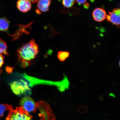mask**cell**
Returning a JSON list of instances; mask_svg holds the SVG:
<instances>
[{
	"instance_id": "1",
	"label": "cell",
	"mask_w": 120,
	"mask_h": 120,
	"mask_svg": "<svg viewBox=\"0 0 120 120\" xmlns=\"http://www.w3.org/2000/svg\"><path fill=\"white\" fill-rule=\"evenodd\" d=\"M18 55L22 67H25L30 64L38 53V46L35 40L32 39L18 49Z\"/></svg>"
},
{
	"instance_id": "2",
	"label": "cell",
	"mask_w": 120,
	"mask_h": 120,
	"mask_svg": "<svg viewBox=\"0 0 120 120\" xmlns=\"http://www.w3.org/2000/svg\"><path fill=\"white\" fill-rule=\"evenodd\" d=\"M10 85L12 91L16 95L20 97H26L31 94V90L29 84L23 79L11 82Z\"/></svg>"
},
{
	"instance_id": "3",
	"label": "cell",
	"mask_w": 120,
	"mask_h": 120,
	"mask_svg": "<svg viewBox=\"0 0 120 120\" xmlns=\"http://www.w3.org/2000/svg\"><path fill=\"white\" fill-rule=\"evenodd\" d=\"M32 116L21 107H17L15 110H10L6 120H31Z\"/></svg>"
},
{
	"instance_id": "4",
	"label": "cell",
	"mask_w": 120,
	"mask_h": 120,
	"mask_svg": "<svg viewBox=\"0 0 120 120\" xmlns=\"http://www.w3.org/2000/svg\"><path fill=\"white\" fill-rule=\"evenodd\" d=\"M21 107L28 113L35 112L37 109L36 103L33 99L28 96L25 97L20 100Z\"/></svg>"
},
{
	"instance_id": "5",
	"label": "cell",
	"mask_w": 120,
	"mask_h": 120,
	"mask_svg": "<svg viewBox=\"0 0 120 120\" xmlns=\"http://www.w3.org/2000/svg\"><path fill=\"white\" fill-rule=\"evenodd\" d=\"M106 19L114 25H120V9H114L112 12H109L106 16Z\"/></svg>"
},
{
	"instance_id": "6",
	"label": "cell",
	"mask_w": 120,
	"mask_h": 120,
	"mask_svg": "<svg viewBox=\"0 0 120 120\" xmlns=\"http://www.w3.org/2000/svg\"><path fill=\"white\" fill-rule=\"evenodd\" d=\"M93 16L94 20L100 22L103 21L105 19L106 13L104 9L97 8L94 9L93 12Z\"/></svg>"
},
{
	"instance_id": "7",
	"label": "cell",
	"mask_w": 120,
	"mask_h": 120,
	"mask_svg": "<svg viewBox=\"0 0 120 120\" xmlns=\"http://www.w3.org/2000/svg\"><path fill=\"white\" fill-rule=\"evenodd\" d=\"M16 6L19 11L22 12H27L31 8V3L30 0H20L17 1Z\"/></svg>"
},
{
	"instance_id": "8",
	"label": "cell",
	"mask_w": 120,
	"mask_h": 120,
	"mask_svg": "<svg viewBox=\"0 0 120 120\" xmlns=\"http://www.w3.org/2000/svg\"><path fill=\"white\" fill-rule=\"evenodd\" d=\"M51 1L49 0H40L38 1L37 7L40 11L45 12L49 11Z\"/></svg>"
},
{
	"instance_id": "9",
	"label": "cell",
	"mask_w": 120,
	"mask_h": 120,
	"mask_svg": "<svg viewBox=\"0 0 120 120\" xmlns=\"http://www.w3.org/2000/svg\"><path fill=\"white\" fill-rule=\"evenodd\" d=\"M9 26V22L4 18L0 19V30L5 31L7 30Z\"/></svg>"
},
{
	"instance_id": "10",
	"label": "cell",
	"mask_w": 120,
	"mask_h": 120,
	"mask_svg": "<svg viewBox=\"0 0 120 120\" xmlns=\"http://www.w3.org/2000/svg\"><path fill=\"white\" fill-rule=\"evenodd\" d=\"M11 105L8 104H0V117L1 118L3 116L4 112L7 110H10L13 109Z\"/></svg>"
},
{
	"instance_id": "11",
	"label": "cell",
	"mask_w": 120,
	"mask_h": 120,
	"mask_svg": "<svg viewBox=\"0 0 120 120\" xmlns=\"http://www.w3.org/2000/svg\"><path fill=\"white\" fill-rule=\"evenodd\" d=\"M7 45L6 43L4 40L0 39V54H4L8 55L7 51Z\"/></svg>"
},
{
	"instance_id": "12",
	"label": "cell",
	"mask_w": 120,
	"mask_h": 120,
	"mask_svg": "<svg viewBox=\"0 0 120 120\" xmlns=\"http://www.w3.org/2000/svg\"><path fill=\"white\" fill-rule=\"evenodd\" d=\"M70 53L68 52L59 51L58 54V58L60 61L63 62L69 56Z\"/></svg>"
},
{
	"instance_id": "13",
	"label": "cell",
	"mask_w": 120,
	"mask_h": 120,
	"mask_svg": "<svg viewBox=\"0 0 120 120\" xmlns=\"http://www.w3.org/2000/svg\"><path fill=\"white\" fill-rule=\"evenodd\" d=\"M75 1L74 0H64L62 1V3L64 7L69 8L73 6L74 5Z\"/></svg>"
},
{
	"instance_id": "14",
	"label": "cell",
	"mask_w": 120,
	"mask_h": 120,
	"mask_svg": "<svg viewBox=\"0 0 120 120\" xmlns=\"http://www.w3.org/2000/svg\"><path fill=\"white\" fill-rule=\"evenodd\" d=\"M78 111L79 113H86L88 111L87 107L85 106H81L79 108Z\"/></svg>"
},
{
	"instance_id": "15",
	"label": "cell",
	"mask_w": 120,
	"mask_h": 120,
	"mask_svg": "<svg viewBox=\"0 0 120 120\" xmlns=\"http://www.w3.org/2000/svg\"><path fill=\"white\" fill-rule=\"evenodd\" d=\"M4 63V57L2 55L0 54V68L2 67ZM1 71L0 70V73Z\"/></svg>"
},
{
	"instance_id": "16",
	"label": "cell",
	"mask_w": 120,
	"mask_h": 120,
	"mask_svg": "<svg viewBox=\"0 0 120 120\" xmlns=\"http://www.w3.org/2000/svg\"><path fill=\"white\" fill-rule=\"evenodd\" d=\"M75 1L77 2L78 4H81L84 3L86 2V0H76Z\"/></svg>"
},
{
	"instance_id": "17",
	"label": "cell",
	"mask_w": 120,
	"mask_h": 120,
	"mask_svg": "<svg viewBox=\"0 0 120 120\" xmlns=\"http://www.w3.org/2000/svg\"><path fill=\"white\" fill-rule=\"evenodd\" d=\"M89 4L88 3H85L84 5V7L85 8L88 9L89 8Z\"/></svg>"
},
{
	"instance_id": "18",
	"label": "cell",
	"mask_w": 120,
	"mask_h": 120,
	"mask_svg": "<svg viewBox=\"0 0 120 120\" xmlns=\"http://www.w3.org/2000/svg\"><path fill=\"white\" fill-rule=\"evenodd\" d=\"M36 12L38 14H40V13H41V12H40V10H36Z\"/></svg>"
},
{
	"instance_id": "19",
	"label": "cell",
	"mask_w": 120,
	"mask_h": 120,
	"mask_svg": "<svg viewBox=\"0 0 120 120\" xmlns=\"http://www.w3.org/2000/svg\"><path fill=\"white\" fill-rule=\"evenodd\" d=\"M30 2L31 3H36L37 2V1H38L37 0H32V1H30Z\"/></svg>"
},
{
	"instance_id": "20",
	"label": "cell",
	"mask_w": 120,
	"mask_h": 120,
	"mask_svg": "<svg viewBox=\"0 0 120 120\" xmlns=\"http://www.w3.org/2000/svg\"><path fill=\"white\" fill-rule=\"evenodd\" d=\"M119 65L120 67V61L119 62Z\"/></svg>"
}]
</instances>
